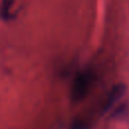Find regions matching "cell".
<instances>
[{"instance_id":"1","label":"cell","mask_w":129,"mask_h":129,"mask_svg":"<svg viewBox=\"0 0 129 129\" xmlns=\"http://www.w3.org/2000/svg\"><path fill=\"white\" fill-rule=\"evenodd\" d=\"M93 84V74L89 70H83L76 75L70 89V99L74 103L83 101L87 96Z\"/></svg>"},{"instance_id":"2","label":"cell","mask_w":129,"mask_h":129,"mask_svg":"<svg viewBox=\"0 0 129 129\" xmlns=\"http://www.w3.org/2000/svg\"><path fill=\"white\" fill-rule=\"evenodd\" d=\"M125 89H126V87L123 86V85H117L116 87H113V89H112V92L110 93L109 99H108V101H107V105H105V108H107V109L110 108L117 100H118V99H120L121 96H122Z\"/></svg>"}]
</instances>
